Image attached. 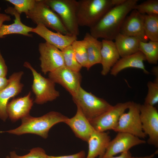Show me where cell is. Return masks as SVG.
Segmentation results:
<instances>
[{"instance_id": "obj_8", "label": "cell", "mask_w": 158, "mask_h": 158, "mask_svg": "<svg viewBox=\"0 0 158 158\" xmlns=\"http://www.w3.org/2000/svg\"><path fill=\"white\" fill-rule=\"evenodd\" d=\"M139 104L132 102L127 113L120 117L118 124L113 130L117 132L128 133L140 138H145L140 118Z\"/></svg>"}, {"instance_id": "obj_26", "label": "cell", "mask_w": 158, "mask_h": 158, "mask_svg": "<svg viewBox=\"0 0 158 158\" xmlns=\"http://www.w3.org/2000/svg\"><path fill=\"white\" fill-rule=\"evenodd\" d=\"M144 27L148 40L158 41V15H144Z\"/></svg>"}, {"instance_id": "obj_27", "label": "cell", "mask_w": 158, "mask_h": 158, "mask_svg": "<svg viewBox=\"0 0 158 158\" xmlns=\"http://www.w3.org/2000/svg\"><path fill=\"white\" fill-rule=\"evenodd\" d=\"M77 60L82 67L87 68L88 57L85 41L76 40L71 44Z\"/></svg>"}, {"instance_id": "obj_3", "label": "cell", "mask_w": 158, "mask_h": 158, "mask_svg": "<svg viewBox=\"0 0 158 158\" xmlns=\"http://www.w3.org/2000/svg\"><path fill=\"white\" fill-rule=\"evenodd\" d=\"M115 6L113 0L77 1L76 17L79 26L90 28Z\"/></svg>"}, {"instance_id": "obj_36", "label": "cell", "mask_w": 158, "mask_h": 158, "mask_svg": "<svg viewBox=\"0 0 158 158\" xmlns=\"http://www.w3.org/2000/svg\"><path fill=\"white\" fill-rule=\"evenodd\" d=\"M8 83V79L6 77H0V92L7 86Z\"/></svg>"}, {"instance_id": "obj_2", "label": "cell", "mask_w": 158, "mask_h": 158, "mask_svg": "<svg viewBox=\"0 0 158 158\" xmlns=\"http://www.w3.org/2000/svg\"><path fill=\"white\" fill-rule=\"evenodd\" d=\"M61 113L50 111L39 117H33L30 115L21 119V125L15 129L0 133L7 132L17 135L26 133L35 134L44 138L48 137L50 128L54 125L61 122L64 123L68 118Z\"/></svg>"}, {"instance_id": "obj_14", "label": "cell", "mask_w": 158, "mask_h": 158, "mask_svg": "<svg viewBox=\"0 0 158 158\" xmlns=\"http://www.w3.org/2000/svg\"><path fill=\"white\" fill-rule=\"evenodd\" d=\"M146 142L145 141L131 134L118 132L115 138L110 141L102 158H107L128 152L133 147Z\"/></svg>"}, {"instance_id": "obj_34", "label": "cell", "mask_w": 158, "mask_h": 158, "mask_svg": "<svg viewBox=\"0 0 158 158\" xmlns=\"http://www.w3.org/2000/svg\"><path fill=\"white\" fill-rule=\"evenodd\" d=\"M7 72V66L0 50V77H6Z\"/></svg>"}, {"instance_id": "obj_13", "label": "cell", "mask_w": 158, "mask_h": 158, "mask_svg": "<svg viewBox=\"0 0 158 158\" xmlns=\"http://www.w3.org/2000/svg\"><path fill=\"white\" fill-rule=\"evenodd\" d=\"M23 73L22 71L13 73L8 79L7 86L0 92V118L4 121L8 117L6 108L9 100L20 93L23 87L20 82Z\"/></svg>"}, {"instance_id": "obj_9", "label": "cell", "mask_w": 158, "mask_h": 158, "mask_svg": "<svg viewBox=\"0 0 158 158\" xmlns=\"http://www.w3.org/2000/svg\"><path fill=\"white\" fill-rule=\"evenodd\" d=\"M131 101L116 104L109 110L89 122L95 130L105 132L113 130L117 126L121 115L128 109Z\"/></svg>"}, {"instance_id": "obj_31", "label": "cell", "mask_w": 158, "mask_h": 158, "mask_svg": "<svg viewBox=\"0 0 158 158\" xmlns=\"http://www.w3.org/2000/svg\"><path fill=\"white\" fill-rule=\"evenodd\" d=\"M14 6L13 8L19 14H26L34 6L36 0H6Z\"/></svg>"}, {"instance_id": "obj_6", "label": "cell", "mask_w": 158, "mask_h": 158, "mask_svg": "<svg viewBox=\"0 0 158 158\" xmlns=\"http://www.w3.org/2000/svg\"><path fill=\"white\" fill-rule=\"evenodd\" d=\"M59 16L65 28L71 35L77 37L79 30L77 17V1L44 0Z\"/></svg>"}, {"instance_id": "obj_5", "label": "cell", "mask_w": 158, "mask_h": 158, "mask_svg": "<svg viewBox=\"0 0 158 158\" xmlns=\"http://www.w3.org/2000/svg\"><path fill=\"white\" fill-rule=\"evenodd\" d=\"M72 97L74 103L89 121L107 111L113 106L104 99L86 91L81 87L77 94Z\"/></svg>"}, {"instance_id": "obj_7", "label": "cell", "mask_w": 158, "mask_h": 158, "mask_svg": "<svg viewBox=\"0 0 158 158\" xmlns=\"http://www.w3.org/2000/svg\"><path fill=\"white\" fill-rule=\"evenodd\" d=\"M23 66L30 70L33 76L32 89L35 96L34 103L42 104L59 96V92L55 89V83L51 79L43 77L28 62H25Z\"/></svg>"}, {"instance_id": "obj_4", "label": "cell", "mask_w": 158, "mask_h": 158, "mask_svg": "<svg viewBox=\"0 0 158 158\" xmlns=\"http://www.w3.org/2000/svg\"><path fill=\"white\" fill-rule=\"evenodd\" d=\"M37 25L42 24L63 34L71 35L58 15L46 3L44 0H36L33 7L25 14Z\"/></svg>"}, {"instance_id": "obj_40", "label": "cell", "mask_w": 158, "mask_h": 158, "mask_svg": "<svg viewBox=\"0 0 158 158\" xmlns=\"http://www.w3.org/2000/svg\"><path fill=\"white\" fill-rule=\"evenodd\" d=\"M6 158H10V157L9 156H7Z\"/></svg>"}, {"instance_id": "obj_39", "label": "cell", "mask_w": 158, "mask_h": 158, "mask_svg": "<svg viewBox=\"0 0 158 158\" xmlns=\"http://www.w3.org/2000/svg\"><path fill=\"white\" fill-rule=\"evenodd\" d=\"M155 153L153 154L150 155L142 157H132L130 158H152L155 155Z\"/></svg>"}, {"instance_id": "obj_30", "label": "cell", "mask_w": 158, "mask_h": 158, "mask_svg": "<svg viewBox=\"0 0 158 158\" xmlns=\"http://www.w3.org/2000/svg\"><path fill=\"white\" fill-rule=\"evenodd\" d=\"M147 86V93L144 104L154 106L158 102V82L149 81Z\"/></svg>"}, {"instance_id": "obj_37", "label": "cell", "mask_w": 158, "mask_h": 158, "mask_svg": "<svg viewBox=\"0 0 158 158\" xmlns=\"http://www.w3.org/2000/svg\"><path fill=\"white\" fill-rule=\"evenodd\" d=\"M132 157L130 152L128 151V152L121 153V154L118 156H112L107 158H130Z\"/></svg>"}, {"instance_id": "obj_28", "label": "cell", "mask_w": 158, "mask_h": 158, "mask_svg": "<svg viewBox=\"0 0 158 158\" xmlns=\"http://www.w3.org/2000/svg\"><path fill=\"white\" fill-rule=\"evenodd\" d=\"M61 51L65 66L71 70L80 72L82 67L77 60L71 45L66 47Z\"/></svg>"}, {"instance_id": "obj_22", "label": "cell", "mask_w": 158, "mask_h": 158, "mask_svg": "<svg viewBox=\"0 0 158 158\" xmlns=\"http://www.w3.org/2000/svg\"><path fill=\"white\" fill-rule=\"evenodd\" d=\"M6 13L13 15L15 19L13 23L10 25L3 24L0 28V38L6 36L13 34H18L29 37L32 35L30 34L32 28L27 26L21 22L20 14L11 7H8L5 10Z\"/></svg>"}, {"instance_id": "obj_29", "label": "cell", "mask_w": 158, "mask_h": 158, "mask_svg": "<svg viewBox=\"0 0 158 158\" xmlns=\"http://www.w3.org/2000/svg\"><path fill=\"white\" fill-rule=\"evenodd\" d=\"M133 9L140 13L151 15H158V0H147L142 3L136 5Z\"/></svg>"}, {"instance_id": "obj_20", "label": "cell", "mask_w": 158, "mask_h": 158, "mask_svg": "<svg viewBox=\"0 0 158 158\" xmlns=\"http://www.w3.org/2000/svg\"><path fill=\"white\" fill-rule=\"evenodd\" d=\"M146 60L145 56L140 51L122 57L112 68L110 71V74L115 76L126 68H133L141 69L145 73L149 74L150 72L146 70L144 63V61Z\"/></svg>"}, {"instance_id": "obj_35", "label": "cell", "mask_w": 158, "mask_h": 158, "mask_svg": "<svg viewBox=\"0 0 158 158\" xmlns=\"http://www.w3.org/2000/svg\"><path fill=\"white\" fill-rule=\"evenodd\" d=\"M1 8H0V28L3 24V23L5 21H9L11 20V19L9 15L6 13H1Z\"/></svg>"}, {"instance_id": "obj_12", "label": "cell", "mask_w": 158, "mask_h": 158, "mask_svg": "<svg viewBox=\"0 0 158 158\" xmlns=\"http://www.w3.org/2000/svg\"><path fill=\"white\" fill-rule=\"evenodd\" d=\"M49 78L55 83L62 86L71 95H75L81 86L82 76L79 72L71 70L65 66L49 73Z\"/></svg>"}, {"instance_id": "obj_25", "label": "cell", "mask_w": 158, "mask_h": 158, "mask_svg": "<svg viewBox=\"0 0 158 158\" xmlns=\"http://www.w3.org/2000/svg\"><path fill=\"white\" fill-rule=\"evenodd\" d=\"M139 51L145 56L146 60L150 64H156L158 61V41H140Z\"/></svg>"}, {"instance_id": "obj_17", "label": "cell", "mask_w": 158, "mask_h": 158, "mask_svg": "<svg viewBox=\"0 0 158 158\" xmlns=\"http://www.w3.org/2000/svg\"><path fill=\"white\" fill-rule=\"evenodd\" d=\"M31 92L23 97L14 98L8 103L6 108L8 116L11 121L15 122L29 115L33 105Z\"/></svg>"}, {"instance_id": "obj_19", "label": "cell", "mask_w": 158, "mask_h": 158, "mask_svg": "<svg viewBox=\"0 0 158 158\" xmlns=\"http://www.w3.org/2000/svg\"><path fill=\"white\" fill-rule=\"evenodd\" d=\"M110 137L107 133L94 130L87 142L88 150L86 158H102L104 154L109 143Z\"/></svg>"}, {"instance_id": "obj_24", "label": "cell", "mask_w": 158, "mask_h": 158, "mask_svg": "<svg viewBox=\"0 0 158 158\" xmlns=\"http://www.w3.org/2000/svg\"><path fill=\"white\" fill-rule=\"evenodd\" d=\"M83 40L85 41L87 54L88 70L93 65L100 63L102 42L93 37L90 33H86Z\"/></svg>"}, {"instance_id": "obj_1", "label": "cell", "mask_w": 158, "mask_h": 158, "mask_svg": "<svg viewBox=\"0 0 158 158\" xmlns=\"http://www.w3.org/2000/svg\"><path fill=\"white\" fill-rule=\"evenodd\" d=\"M138 0H126L109 10L95 25L90 28V34L98 39L113 40L120 32L121 25L128 14L133 9Z\"/></svg>"}, {"instance_id": "obj_32", "label": "cell", "mask_w": 158, "mask_h": 158, "mask_svg": "<svg viewBox=\"0 0 158 158\" xmlns=\"http://www.w3.org/2000/svg\"><path fill=\"white\" fill-rule=\"evenodd\" d=\"M10 158H48L44 150L40 147L32 149L28 154L24 156L17 155L15 151L10 152Z\"/></svg>"}, {"instance_id": "obj_18", "label": "cell", "mask_w": 158, "mask_h": 158, "mask_svg": "<svg viewBox=\"0 0 158 158\" xmlns=\"http://www.w3.org/2000/svg\"><path fill=\"white\" fill-rule=\"evenodd\" d=\"M77 107L75 115L68 118L65 123L71 128L76 137L87 142L94 129L80 108Z\"/></svg>"}, {"instance_id": "obj_23", "label": "cell", "mask_w": 158, "mask_h": 158, "mask_svg": "<svg viewBox=\"0 0 158 158\" xmlns=\"http://www.w3.org/2000/svg\"><path fill=\"white\" fill-rule=\"evenodd\" d=\"M114 40L116 48L121 57L132 54L139 51L140 41L135 37L119 33Z\"/></svg>"}, {"instance_id": "obj_15", "label": "cell", "mask_w": 158, "mask_h": 158, "mask_svg": "<svg viewBox=\"0 0 158 158\" xmlns=\"http://www.w3.org/2000/svg\"><path fill=\"white\" fill-rule=\"evenodd\" d=\"M144 15L135 10H133L125 19L120 33L135 37L141 42H147L149 40L144 27Z\"/></svg>"}, {"instance_id": "obj_38", "label": "cell", "mask_w": 158, "mask_h": 158, "mask_svg": "<svg viewBox=\"0 0 158 158\" xmlns=\"http://www.w3.org/2000/svg\"><path fill=\"white\" fill-rule=\"evenodd\" d=\"M152 71L153 74L155 76V79L154 81L158 82V67L155 66L153 67L152 69Z\"/></svg>"}, {"instance_id": "obj_10", "label": "cell", "mask_w": 158, "mask_h": 158, "mask_svg": "<svg viewBox=\"0 0 158 158\" xmlns=\"http://www.w3.org/2000/svg\"><path fill=\"white\" fill-rule=\"evenodd\" d=\"M140 118L142 130L148 136L147 143L158 147V112L157 108L144 104L139 105Z\"/></svg>"}, {"instance_id": "obj_33", "label": "cell", "mask_w": 158, "mask_h": 158, "mask_svg": "<svg viewBox=\"0 0 158 158\" xmlns=\"http://www.w3.org/2000/svg\"><path fill=\"white\" fill-rule=\"evenodd\" d=\"M86 157L85 152L83 150L70 155L59 156H48V158H86Z\"/></svg>"}, {"instance_id": "obj_11", "label": "cell", "mask_w": 158, "mask_h": 158, "mask_svg": "<svg viewBox=\"0 0 158 158\" xmlns=\"http://www.w3.org/2000/svg\"><path fill=\"white\" fill-rule=\"evenodd\" d=\"M38 50L40 66L44 75L65 66L62 51L55 47L45 42L39 44Z\"/></svg>"}, {"instance_id": "obj_21", "label": "cell", "mask_w": 158, "mask_h": 158, "mask_svg": "<svg viewBox=\"0 0 158 158\" xmlns=\"http://www.w3.org/2000/svg\"><path fill=\"white\" fill-rule=\"evenodd\" d=\"M102 42L100 63L102 69L101 73L103 75H106L120 59V56L112 40L103 39Z\"/></svg>"}, {"instance_id": "obj_16", "label": "cell", "mask_w": 158, "mask_h": 158, "mask_svg": "<svg viewBox=\"0 0 158 158\" xmlns=\"http://www.w3.org/2000/svg\"><path fill=\"white\" fill-rule=\"evenodd\" d=\"M32 32L35 33L44 39L47 42L62 51L77 39V37L54 32L42 24H39L32 28Z\"/></svg>"}]
</instances>
